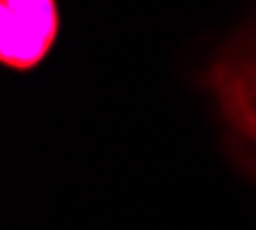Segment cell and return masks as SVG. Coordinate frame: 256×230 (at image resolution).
<instances>
[{
	"mask_svg": "<svg viewBox=\"0 0 256 230\" xmlns=\"http://www.w3.org/2000/svg\"><path fill=\"white\" fill-rule=\"evenodd\" d=\"M56 35V9L42 0L2 2L0 58L7 65L30 67L48 51Z\"/></svg>",
	"mask_w": 256,
	"mask_h": 230,
	"instance_id": "obj_1",
	"label": "cell"
}]
</instances>
